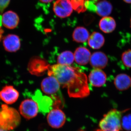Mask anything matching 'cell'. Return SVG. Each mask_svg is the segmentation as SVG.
Instances as JSON below:
<instances>
[{
  "label": "cell",
  "mask_w": 131,
  "mask_h": 131,
  "mask_svg": "<svg viewBox=\"0 0 131 131\" xmlns=\"http://www.w3.org/2000/svg\"><path fill=\"white\" fill-rule=\"evenodd\" d=\"M88 1H90L93 2L94 3H96L98 2L99 0H88Z\"/></svg>",
  "instance_id": "obj_30"
},
{
  "label": "cell",
  "mask_w": 131,
  "mask_h": 131,
  "mask_svg": "<svg viewBox=\"0 0 131 131\" xmlns=\"http://www.w3.org/2000/svg\"><path fill=\"white\" fill-rule=\"evenodd\" d=\"M19 22V18L18 14L13 11H7L3 15L2 23L6 28L13 29L16 28Z\"/></svg>",
  "instance_id": "obj_12"
},
{
  "label": "cell",
  "mask_w": 131,
  "mask_h": 131,
  "mask_svg": "<svg viewBox=\"0 0 131 131\" xmlns=\"http://www.w3.org/2000/svg\"><path fill=\"white\" fill-rule=\"evenodd\" d=\"M88 40L90 47L94 49H100L103 46L105 42L103 35L97 32L92 33Z\"/></svg>",
  "instance_id": "obj_19"
},
{
  "label": "cell",
  "mask_w": 131,
  "mask_h": 131,
  "mask_svg": "<svg viewBox=\"0 0 131 131\" xmlns=\"http://www.w3.org/2000/svg\"><path fill=\"white\" fill-rule=\"evenodd\" d=\"M74 54L75 61L80 65H86L90 61L91 53L85 47H78L76 49Z\"/></svg>",
  "instance_id": "obj_14"
},
{
  "label": "cell",
  "mask_w": 131,
  "mask_h": 131,
  "mask_svg": "<svg viewBox=\"0 0 131 131\" xmlns=\"http://www.w3.org/2000/svg\"><path fill=\"white\" fill-rule=\"evenodd\" d=\"M3 30L1 28H0V40H1L2 37V34L3 33Z\"/></svg>",
  "instance_id": "obj_27"
},
{
  "label": "cell",
  "mask_w": 131,
  "mask_h": 131,
  "mask_svg": "<svg viewBox=\"0 0 131 131\" xmlns=\"http://www.w3.org/2000/svg\"><path fill=\"white\" fill-rule=\"evenodd\" d=\"M41 2L43 3H49L51 2L53 0H39Z\"/></svg>",
  "instance_id": "obj_26"
},
{
  "label": "cell",
  "mask_w": 131,
  "mask_h": 131,
  "mask_svg": "<svg viewBox=\"0 0 131 131\" xmlns=\"http://www.w3.org/2000/svg\"><path fill=\"white\" fill-rule=\"evenodd\" d=\"M125 111L112 109L104 115L96 131H120L122 128V115Z\"/></svg>",
  "instance_id": "obj_3"
},
{
  "label": "cell",
  "mask_w": 131,
  "mask_h": 131,
  "mask_svg": "<svg viewBox=\"0 0 131 131\" xmlns=\"http://www.w3.org/2000/svg\"><path fill=\"white\" fill-rule=\"evenodd\" d=\"M73 6V9L78 13H83L87 10L85 6L86 0H70Z\"/></svg>",
  "instance_id": "obj_22"
},
{
  "label": "cell",
  "mask_w": 131,
  "mask_h": 131,
  "mask_svg": "<svg viewBox=\"0 0 131 131\" xmlns=\"http://www.w3.org/2000/svg\"><path fill=\"white\" fill-rule=\"evenodd\" d=\"M48 74L54 76L60 85L67 89L70 97L83 98L90 93L86 75L80 68L58 64L49 66Z\"/></svg>",
  "instance_id": "obj_1"
},
{
  "label": "cell",
  "mask_w": 131,
  "mask_h": 131,
  "mask_svg": "<svg viewBox=\"0 0 131 131\" xmlns=\"http://www.w3.org/2000/svg\"><path fill=\"white\" fill-rule=\"evenodd\" d=\"M130 25H131V18L130 20Z\"/></svg>",
  "instance_id": "obj_32"
},
{
  "label": "cell",
  "mask_w": 131,
  "mask_h": 131,
  "mask_svg": "<svg viewBox=\"0 0 131 131\" xmlns=\"http://www.w3.org/2000/svg\"><path fill=\"white\" fill-rule=\"evenodd\" d=\"M99 27L101 30L105 33H110L114 30L116 23L114 19L110 16L102 18L99 22Z\"/></svg>",
  "instance_id": "obj_16"
},
{
  "label": "cell",
  "mask_w": 131,
  "mask_h": 131,
  "mask_svg": "<svg viewBox=\"0 0 131 131\" xmlns=\"http://www.w3.org/2000/svg\"><path fill=\"white\" fill-rule=\"evenodd\" d=\"M18 91L11 85H6L0 91V98L7 104H12L18 99Z\"/></svg>",
  "instance_id": "obj_9"
},
{
  "label": "cell",
  "mask_w": 131,
  "mask_h": 131,
  "mask_svg": "<svg viewBox=\"0 0 131 131\" xmlns=\"http://www.w3.org/2000/svg\"><path fill=\"white\" fill-rule=\"evenodd\" d=\"M74 54L70 51H66L62 52L59 56L57 59L58 64L70 65L74 60Z\"/></svg>",
  "instance_id": "obj_21"
},
{
  "label": "cell",
  "mask_w": 131,
  "mask_h": 131,
  "mask_svg": "<svg viewBox=\"0 0 131 131\" xmlns=\"http://www.w3.org/2000/svg\"><path fill=\"white\" fill-rule=\"evenodd\" d=\"M41 89L45 93L50 95H55L58 92L60 88V84L54 76H49L42 81Z\"/></svg>",
  "instance_id": "obj_8"
},
{
  "label": "cell",
  "mask_w": 131,
  "mask_h": 131,
  "mask_svg": "<svg viewBox=\"0 0 131 131\" xmlns=\"http://www.w3.org/2000/svg\"><path fill=\"white\" fill-rule=\"evenodd\" d=\"M53 9L58 17L64 18L70 16L73 8L70 0H57L53 5Z\"/></svg>",
  "instance_id": "obj_6"
},
{
  "label": "cell",
  "mask_w": 131,
  "mask_h": 131,
  "mask_svg": "<svg viewBox=\"0 0 131 131\" xmlns=\"http://www.w3.org/2000/svg\"><path fill=\"white\" fill-rule=\"evenodd\" d=\"M0 131H10L6 130H3V129H0Z\"/></svg>",
  "instance_id": "obj_31"
},
{
  "label": "cell",
  "mask_w": 131,
  "mask_h": 131,
  "mask_svg": "<svg viewBox=\"0 0 131 131\" xmlns=\"http://www.w3.org/2000/svg\"><path fill=\"white\" fill-rule=\"evenodd\" d=\"M32 100L37 104L40 112L45 115L52 110L53 100L50 96L43 95L39 90L35 91Z\"/></svg>",
  "instance_id": "obj_4"
},
{
  "label": "cell",
  "mask_w": 131,
  "mask_h": 131,
  "mask_svg": "<svg viewBox=\"0 0 131 131\" xmlns=\"http://www.w3.org/2000/svg\"><path fill=\"white\" fill-rule=\"evenodd\" d=\"M3 47L7 51L14 52L20 49L21 43L19 37L15 34H8L3 38Z\"/></svg>",
  "instance_id": "obj_10"
},
{
  "label": "cell",
  "mask_w": 131,
  "mask_h": 131,
  "mask_svg": "<svg viewBox=\"0 0 131 131\" xmlns=\"http://www.w3.org/2000/svg\"><path fill=\"white\" fill-rule=\"evenodd\" d=\"M108 62L107 56L102 52H95L92 54L90 57V64L95 69H104L107 65Z\"/></svg>",
  "instance_id": "obj_13"
},
{
  "label": "cell",
  "mask_w": 131,
  "mask_h": 131,
  "mask_svg": "<svg viewBox=\"0 0 131 131\" xmlns=\"http://www.w3.org/2000/svg\"><path fill=\"white\" fill-rule=\"evenodd\" d=\"M121 59L126 67L131 68V50L129 49L124 52L121 56Z\"/></svg>",
  "instance_id": "obj_23"
},
{
  "label": "cell",
  "mask_w": 131,
  "mask_h": 131,
  "mask_svg": "<svg viewBox=\"0 0 131 131\" xmlns=\"http://www.w3.org/2000/svg\"><path fill=\"white\" fill-rule=\"evenodd\" d=\"M66 120L65 114L59 109H52L47 115V122L49 125L53 128H61L65 124Z\"/></svg>",
  "instance_id": "obj_7"
},
{
  "label": "cell",
  "mask_w": 131,
  "mask_h": 131,
  "mask_svg": "<svg viewBox=\"0 0 131 131\" xmlns=\"http://www.w3.org/2000/svg\"><path fill=\"white\" fill-rule=\"evenodd\" d=\"M114 84L119 91L126 90L131 86V77L126 74H119L115 78Z\"/></svg>",
  "instance_id": "obj_15"
},
{
  "label": "cell",
  "mask_w": 131,
  "mask_h": 131,
  "mask_svg": "<svg viewBox=\"0 0 131 131\" xmlns=\"http://www.w3.org/2000/svg\"><path fill=\"white\" fill-rule=\"evenodd\" d=\"M19 109L20 113L23 117L26 119H30L37 116L39 107L35 101L28 99L21 102Z\"/></svg>",
  "instance_id": "obj_5"
},
{
  "label": "cell",
  "mask_w": 131,
  "mask_h": 131,
  "mask_svg": "<svg viewBox=\"0 0 131 131\" xmlns=\"http://www.w3.org/2000/svg\"><path fill=\"white\" fill-rule=\"evenodd\" d=\"M90 84L95 87L102 86L106 81V73L100 69H95L91 71L89 76Z\"/></svg>",
  "instance_id": "obj_11"
},
{
  "label": "cell",
  "mask_w": 131,
  "mask_h": 131,
  "mask_svg": "<svg viewBox=\"0 0 131 131\" xmlns=\"http://www.w3.org/2000/svg\"><path fill=\"white\" fill-rule=\"evenodd\" d=\"M43 61L38 60V59H32L29 62L28 69L29 72L33 75H38L43 72L46 69H48L49 66L44 64Z\"/></svg>",
  "instance_id": "obj_17"
},
{
  "label": "cell",
  "mask_w": 131,
  "mask_h": 131,
  "mask_svg": "<svg viewBox=\"0 0 131 131\" xmlns=\"http://www.w3.org/2000/svg\"><path fill=\"white\" fill-rule=\"evenodd\" d=\"M10 0H0V13H2L9 5Z\"/></svg>",
  "instance_id": "obj_25"
},
{
  "label": "cell",
  "mask_w": 131,
  "mask_h": 131,
  "mask_svg": "<svg viewBox=\"0 0 131 131\" xmlns=\"http://www.w3.org/2000/svg\"><path fill=\"white\" fill-rule=\"evenodd\" d=\"M2 16L1 15H0V28H1L2 26Z\"/></svg>",
  "instance_id": "obj_28"
},
{
  "label": "cell",
  "mask_w": 131,
  "mask_h": 131,
  "mask_svg": "<svg viewBox=\"0 0 131 131\" xmlns=\"http://www.w3.org/2000/svg\"><path fill=\"white\" fill-rule=\"evenodd\" d=\"M125 2L127 3H131V0H123Z\"/></svg>",
  "instance_id": "obj_29"
},
{
  "label": "cell",
  "mask_w": 131,
  "mask_h": 131,
  "mask_svg": "<svg viewBox=\"0 0 131 131\" xmlns=\"http://www.w3.org/2000/svg\"><path fill=\"white\" fill-rule=\"evenodd\" d=\"M122 127L126 130L131 131V114L126 115L122 118Z\"/></svg>",
  "instance_id": "obj_24"
},
{
  "label": "cell",
  "mask_w": 131,
  "mask_h": 131,
  "mask_svg": "<svg viewBox=\"0 0 131 131\" xmlns=\"http://www.w3.org/2000/svg\"><path fill=\"white\" fill-rule=\"evenodd\" d=\"M90 34L88 31L83 27H78L74 31L73 34V40L78 43H83L88 40Z\"/></svg>",
  "instance_id": "obj_20"
},
{
  "label": "cell",
  "mask_w": 131,
  "mask_h": 131,
  "mask_svg": "<svg viewBox=\"0 0 131 131\" xmlns=\"http://www.w3.org/2000/svg\"><path fill=\"white\" fill-rule=\"evenodd\" d=\"M21 118L16 109L6 104L0 108V129L11 131L16 128L20 124Z\"/></svg>",
  "instance_id": "obj_2"
},
{
  "label": "cell",
  "mask_w": 131,
  "mask_h": 131,
  "mask_svg": "<svg viewBox=\"0 0 131 131\" xmlns=\"http://www.w3.org/2000/svg\"><path fill=\"white\" fill-rule=\"evenodd\" d=\"M112 10V5L106 0L100 1L96 3V12L100 16H108L111 14Z\"/></svg>",
  "instance_id": "obj_18"
}]
</instances>
